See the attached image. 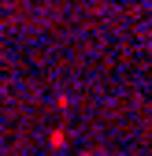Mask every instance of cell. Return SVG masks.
I'll return each instance as SVG.
<instances>
[{
    "label": "cell",
    "instance_id": "1",
    "mask_svg": "<svg viewBox=\"0 0 152 156\" xmlns=\"http://www.w3.org/2000/svg\"><path fill=\"white\" fill-rule=\"evenodd\" d=\"M63 141H67V138H63V130H52V134H48V145H52V149H60Z\"/></svg>",
    "mask_w": 152,
    "mask_h": 156
}]
</instances>
